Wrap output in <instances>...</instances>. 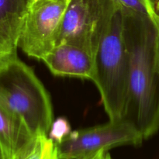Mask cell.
<instances>
[{
  "instance_id": "obj_1",
  "label": "cell",
  "mask_w": 159,
  "mask_h": 159,
  "mask_svg": "<svg viewBox=\"0 0 159 159\" xmlns=\"http://www.w3.org/2000/svg\"><path fill=\"white\" fill-rule=\"evenodd\" d=\"M121 9L129 62L128 99L124 119L148 139L159 130L158 26L151 16Z\"/></svg>"
},
{
  "instance_id": "obj_2",
  "label": "cell",
  "mask_w": 159,
  "mask_h": 159,
  "mask_svg": "<svg viewBox=\"0 0 159 159\" xmlns=\"http://www.w3.org/2000/svg\"><path fill=\"white\" fill-rule=\"evenodd\" d=\"M0 102L35 136L48 135L54 121L51 98L34 70L16 54L0 61Z\"/></svg>"
},
{
  "instance_id": "obj_3",
  "label": "cell",
  "mask_w": 159,
  "mask_h": 159,
  "mask_svg": "<svg viewBox=\"0 0 159 159\" xmlns=\"http://www.w3.org/2000/svg\"><path fill=\"white\" fill-rule=\"evenodd\" d=\"M94 83L110 120L124 119L128 99L129 62L120 7L95 55Z\"/></svg>"
},
{
  "instance_id": "obj_4",
  "label": "cell",
  "mask_w": 159,
  "mask_h": 159,
  "mask_svg": "<svg viewBox=\"0 0 159 159\" xmlns=\"http://www.w3.org/2000/svg\"><path fill=\"white\" fill-rule=\"evenodd\" d=\"M119 9L115 0H71L64 16L56 45L71 43L96 55Z\"/></svg>"
},
{
  "instance_id": "obj_5",
  "label": "cell",
  "mask_w": 159,
  "mask_h": 159,
  "mask_svg": "<svg viewBox=\"0 0 159 159\" xmlns=\"http://www.w3.org/2000/svg\"><path fill=\"white\" fill-rule=\"evenodd\" d=\"M142 134L126 119L71 131L57 144L59 159H83L99 151L122 145H140Z\"/></svg>"
},
{
  "instance_id": "obj_6",
  "label": "cell",
  "mask_w": 159,
  "mask_h": 159,
  "mask_svg": "<svg viewBox=\"0 0 159 159\" xmlns=\"http://www.w3.org/2000/svg\"><path fill=\"white\" fill-rule=\"evenodd\" d=\"M71 0H33L19 36L17 47L41 60L55 47Z\"/></svg>"
},
{
  "instance_id": "obj_7",
  "label": "cell",
  "mask_w": 159,
  "mask_h": 159,
  "mask_svg": "<svg viewBox=\"0 0 159 159\" xmlns=\"http://www.w3.org/2000/svg\"><path fill=\"white\" fill-rule=\"evenodd\" d=\"M42 61L54 75L77 77L94 82L95 54L77 45L58 43Z\"/></svg>"
},
{
  "instance_id": "obj_8",
  "label": "cell",
  "mask_w": 159,
  "mask_h": 159,
  "mask_svg": "<svg viewBox=\"0 0 159 159\" xmlns=\"http://www.w3.org/2000/svg\"><path fill=\"white\" fill-rule=\"evenodd\" d=\"M36 136L18 116L0 102V148L10 159H20Z\"/></svg>"
},
{
  "instance_id": "obj_9",
  "label": "cell",
  "mask_w": 159,
  "mask_h": 159,
  "mask_svg": "<svg viewBox=\"0 0 159 159\" xmlns=\"http://www.w3.org/2000/svg\"><path fill=\"white\" fill-rule=\"evenodd\" d=\"M33 0H0V41L16 53L25 17Z\"/></svg>"
},
{
  "instance_id": "obj_10",
  "label": "cell",
  "mask_w": 159,
  "mask_h": 159,
  "mask_svg": "<svg viewBox=\"0 0 159 159\" xmlns=\"http://www.w3.org/2000/svg\"><path fill=\"white\" fill-rule=\"evenodd\" d=\"M20 159H59L57 144L48 135L38 134Z\"/></svg>"
},
{
  "instance_id": "obj_11",
  "label": "cell",
  "mask_w": 159,
  "mask_h": 159,
  "mask_svg": "<svg viewBox=\"0 0 159 159\" xmlns=\"http://www.w3.org/2000/svg\"><path fill=\"white\" fill-rule=\"evenodd\" d=\"M115 1L119 5L120 9L149 16L155 21L158 19L156 12L151 7L148 0H115Z\"/></svg>"
},
{
  "instance_id": "obj_12",
  "label": "cell",
  "mask_w": 159,
  "mask_h": 159,
  "mask_svg": "<svg viewBox=\"0 0 159 159\" xmlns=\"http://www.w3.org/2000/svg\"><path fill=\"white\" fill-rule=\"evenodd\" d=\"M71 132V126L68 120L65 117H59L53 121L48 137L56 144H59L66 138Z\"/></svg>"
},
{
  "instance_id": "obj_13",
  "label": "cell",
  "mask_w": 159,
  "mask_h": 159,
  "mask_svg": "<svg viewBox=\"0 0 159 159\" xmlns=\"http://www.w3.org/2000/svg\"><path fill=\"white\" fill-rule=\"evenodd\" d=\"M16 53L12 52L11 50H9L6 45L3 44L1 41H0V61H2V60L6 59V57H9L11 55H13L16 54Z\"/></svg>"
},
{
  "instance_id": "obj_14",
  "label": "cell",
  "mask_w": 159,
  "mask_h": 159,
  "mask_svg": "<svg viewBox=\"0 0 159 159\" xmlns=\"http://www.w3.org/2000/svg\"><path fill=\"white\" fill-rule=\"evenodd\" d=\"M83 159H112L108 151H99L93 155H89Z\"/></svg>"
},
{
  "instance_id": "obj_15",
  "label": "cell",
  "mask_w": 159,
  "mask_h": 159,
  "mask_svg": "<svg viewBox=\"0 0 159 159\" xmlns=\"http://www.w3.org/2000/svg\"><path fill=\"white\" fill-rule=\"evenodd\" d=\"M157 26H158V66H159V17H158L156 21Z\"/></svg>"
},
{
  "instance_id": "obj_16",
  "label": "cell",
  "mask_w": 159,
  "mask_h": 159,
  "mask_svg": "<svg viewBox=\"0 0 159 159\" xmlns=\"http://www.w3.org/2000/svg\"><path fill=\"white\" fill-rule=\"evenodd\" d=\"M148 1L149 4H150L151 7H152V9L155 11V7H156V5H157V3H158V0H148Z\"/></svg>"
},
{
  "instance_id": "obj_17",
  "label": "cell",
  "mask_w": 159,
  "mask_h": 159,
  "mask_svg": "<svg viewBox=\"0 0 159 159\" xmlns=\"http://www.w3.org/2000/svg\"><path fill=\"white\" fill-rule=\"evenodd\" d=\"M0 159H10L4 153V152H3V151L2 150L1 148H0Z\"/></svg>"
},
{
  "instance_id": "obj_18",
  "label": "cell",
  "mask_w": 159,
  "mask_h": 159,
  "mask_svg": "<svg viewBox=\"0 0 159 159\" xmlns=\"http://www.w3.org/2000/svg\"><path fill=\"white\" fill-rule=\"evenodd\" d=\"M155 12H156V14L157 16H158V17H159V0L156 5V7H155Z\"/></svg>"
}]
</instances>
